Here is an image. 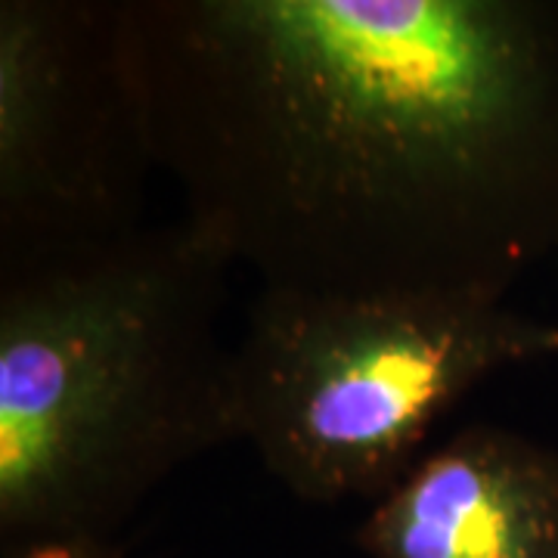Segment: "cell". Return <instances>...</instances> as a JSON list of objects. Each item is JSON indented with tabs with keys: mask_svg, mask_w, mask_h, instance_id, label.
I'll return each instance as SVG.
<instances>
[{
	"mask_svg": "<svg viewBox=\"0 0 558 558\" xmlns=\"http://www.w3.org/2000/svg\"><path fill=\"white\" fill-rule=\"evenodd\" d=\"M233 260L183 218L0 274V543L116 537L233 440Z\"/></svg>",
	"mask_w": 558,
	"mask_h": 558,
	"instance_id": "cell-2",
	"label": "cell"
},
{
	"mask_svg": "<svg viewBox=\"0 0 558 558\" xmlns=\"http://www.w3.org/2000/svg\"><path fill=\"white\" fill-rule=\"evenodd\" d=\"M357 546L369 558H558V453L462 428L376 502Z\"/></svg>",
	"mask_w": 558,
	"mask_h": 558,
	"instance_id": "cell-5",
	"label": "cell"
},
{
	"mask_svg": "<svg viewBox=\"0 0 558 558\" xmlns=\"http://www.w3.org/2000/svg\"><path fill=\"white\" fill-rule=\"evenodd\" d=\"M0 546H3L0 558H124V549L116 537H84V534L13 539Z\"/></svg>",
	"mask_w": 558,
	"mask_h": 558,
	"instance_id": "cell-6",
	"label": "cell"
},
{
	"mask_svg": "<svg viewBox=\"0 0 558 558\" xmlns=\"http://www.w3.org/2000/svg\"><path fill=\"white\" fill-rule=\"evenodd\" d=\"M180 218L260 289L484 295L558 248L556 0H119Z\"/></svg>",
	"mask_w": 558,
	"mask_h": 558,
	"instance_id": "cell-1",
	"label": "cell"
},
{
	"mask_svg": "<svg viewBox=\"0 0 558 558\" xmlns=\"http://www.w3.org/2000/svg\"><path fill=\"white\" fill-rule=\"evenodd\" d=\"M149 168L119 0H3L0 274L140 230Z\"/></svg>",
	"mask_w": 558,
	"mask_h": 558,
	"instance_id": "cell-4",
	"label": "cell"
},
{
	"mask_svg": "<svg viewBox=\"0 0 558 558\" xmlns=\"http://www.w3.org/2000/svg\"><path fill=\"white\" fill-rule=\"evenodd\" d=\"M553 354L556 323L499 299L260 289L233 348V440L307 502L381 499L475 385Z\"/></svg>",
	"mask_w": 558,
	"mask_h": 558,
	"instance_id": "cell-3",
	"label": "cell"
}]
</instances>
